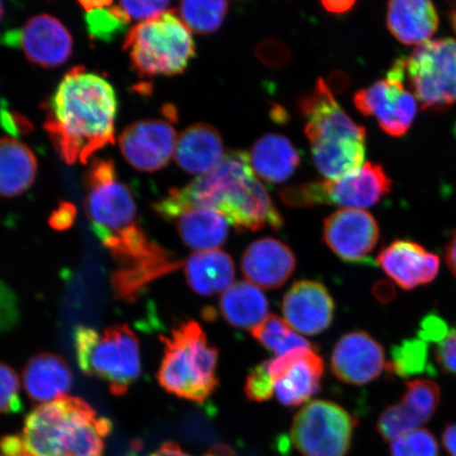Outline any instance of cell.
Wrapping results in <instances>:
<instances>
[{"mask_svg":"<svg viewBox=\"0 0 456 456\" xmlns=\"http://www.w3.org/2000/svg\"><path fill=\"white\" fill-rule=\"evenodd\" d=\"M386 368L383 346L363 330L342 336L330 355V369L336 379L349 385H367L378 379Z\"/></svg>","mask_w":456,"mask_h":456,"instance_id":"obj_17","label":"cell"},{"mask_svg":"<svg viewBox=\"0 0 456 456\" xmlns=\"http://www.w3.org/2000/svg\"><path fill=\"white\" fill-rule=\"evenodd\" d=\"M391 456H440L435 436L424 428L407 433L390 444Z\"/></svg>","mask_w":456,"mask_h":456,"instance_id":"obj_34","label":"cell"},{"mask_svg":"<svg viewBox=\"0 0 456 456\" xmlns=\"http://www.w3.org/2000/svg\"><path fill=\"white\" fill-rule=\"evenodd\" d=\"M443 444L450 456H456V424L449 425L444 430Z\"/></svg>","mask_w":456,"mask_h":456,"instance_id":"obj_46","label":"cell"},{"mask_svg":"<svg viewBox=\"0 0 456 456\" xmlns=\"http://www.w3.org/2000/svg\"><path fill=\"white\" fill-rule=\"evenodd\" d=\"M232 450L225 444H216L207 454L203 456H233ZM148 456H191L184 452L178 444L167 442L162 444L155 452Z\"/></svg>","mask_w":456,"mask_h":456,"instance_id":"obj_40","label":"cell"},{"mask_svg":"<svg viewBox=\"0 0 456 456\" xmlns=\"http://www.w3.org/2000/svg\"><path fill=\"white\" fill-rule=\"evenodd\" d=\"M235 275V264L232 256L224 250L197 252L186 261L185 276L188 287L204 297L224 294L233 284Z\"/></svg>","mask_w":456,"mask_h":456,"instance_id":"obj_24","label":"cell"},{"mask_svg":"<svg viewBox=\"0 0 456 456\" xmlns=\"http://www.w3.org/2000/svg\"><path fill=\"white\" fill-rule=\"evenodd\" d=\"M355 4V2H344V0H340V2H323L322 5L324 9H327L330 12L341 14L350 11L354 7Z\"/></svg>","mask_w":456,"mask_h":456,"instance_id":"obj_47","label":"cell"},{"mask_svg":"<svg viewBox=\"0 0 456 456\" xmlns=\"http://www.w3.org/2000/svg\"><path fill=\"white\" fill-rule=\"evenodd\" d=\"M392 181L381 165L366 163L357 173L338 181H318L284 188L282 201L292 208L336 205L345 209L372 208L389 195Z\"/></svg>","mask_w":456,"mask_h":456,"instance_id":"obj_8","label":"cell"},{"mask_svg":"<svg viewBox=\"0 0 456 456\" xmlns=\"http://www.w3.org/2000/svg\"><path fill=\"white\" fill-rule=\"evenodd\" d=\"M176 134L163 119H144L125 128L118 144L126 161L135 169L153 173L167 167L175 156Z\"/></svg>","mask_w":456,"mask_h":456,"instance_id":"obj_16","label":"cell"},{"mask_svg":"<svg viewBox=\"0 0 456 456\" xmlns=\"http://www.w3.org/2000/svg\"><path fill=\"white\" fill-rule=\"evenodd\" d=\"M0 452L5 456H32L27 452L21 437L8 436L0 438Z\"/></svg>","mask_w":456,"mask_h":456,"instance_id":"obj_44","label":"cell"},{"mask_svg":"<svg viewBox=\"0 0 456 456\" xmlns=\"http://www.w3.org/2000/svg\"><path fill=\"white\" fill-rule=\"evenodd\" d=\"M391 362L387 363V369L399 378L423 373L428 367L427 342L420 338L408 339L392 349Z\"/></svg>","mask_w":456,"mask_h":456,"instance_id":"obj_33","label":"cell"},{"mask_svg":"<svg viewBox=\"0 0 456 456\" xmlns=\"http://www.w3.org/2000/svg\"><path fill=\"white\" fill-rule=\"evenodd\" d=\"M440 403V386L432 379H416L407 381L406 390L398 404L407 418L412 420L416 429H419L432 419Z\"/></svg>","mask_w":456,"mask_h":456,"instance_id":"obj_29","label":"cell"},{"mask_svg":"<svg viewBox=\"0 0 456 456\" xmlns=\"http://www.w3.org/2000/svg\"><path fill=\"white\" fill-rule=\"evenodd\" d=\"M228 11L226 2H183L179 8L180 19L197 34H212L218 30Z\"/></svg>","mask_w":456,"mask_h":456,"instance_id":"obj_32","label":"cell"},{"mask_svg":"<svg viewBox=\"0 0 456 456\" xmlns=\"http://www.w3.org/2000/svg\"><path fill=\"white\" fill-rule=\"evenodd\" d=\"M266 47L272 51H269L260 47L258 49L260 59L269 65H281V62H285L288 60V51L282 47L281 44L275 42L265 43Z\"/></svg>","mask_w":456,"mask_h":456,"instance_id":"obj_43","label":"cell"},{"mask_svg":"<svg viewBox=\"0 0 456 456\" xmlns=\"http://www.w3.org/2000/svg\"><path fill=\"white\" fill-rule=\"evenodd\" d=\"M380 269L397 287L411 290L435 281L440 273L441 258L411 240H395L376 259Z\"/></svg>","mask_w":456,"mask_h":456,"instance_id":"obj_19","label":"cell"},{"mask_svg":"<svg viewBox=\"0 0 456 456\" xmlns=\"http://www.w3.org/2000/svg\"><path fill=\"white\" fill-rule=\"evenodd\" d=\"M86 11V24L91 37L110 42L126 28L130 20L118 4L79 2Z\"/></svg>","mask_w":456,"mask_h":456,"instance_id":"obj_30","label":"cell"},{"mask_svg":"<svg viewBox=\"0 0 456 456\" xmlns=\"http://www.w3.org/2000/svg\"><path fill=\"white\" fill-rule=\"evenodd\" d=\"M77 208L69 202H61L50 216V225L57 231L70 228L76 221Z\"/></svg>","mask_w":456,"mask_h":456,"instance_id":"obj_42","label":"cell"},{"mask_svg":"<svg viewBox=\"0 0 456 456\" xmlns=\"http://www.w3.org/2000/svg\"><path fill=\"white\" fill-rule=\"evenodd\" d=\"M123 49L140 77H173L183 73L196 55L191 31L175 11L131 28Z\"/></svg>","mask_w":456,"mask_h":456,"instance_id":"obj_7","label":"cell"},{"mask_svg":"<svg viewBox=\"0 0 456 456\" xmlns=\"http://www.w3.org/2000/svg\"><path fill=\"white\" fill-rule=\"evenodd\" d=\"M3 16H4V7H3V3L0 2V20H2Z\"/></svg>","mask_w":456,"mask_h":456,"instance_id":"obj_49","label":"cell"},{"mask_svg":"<svg viewBox=\"0 0 456 456\" xmlns=\"http://www.w3.org/2000/svg\"><path fill=\"white\" fill-rule=\"evenodd\" d=\"M85 208L95 236L108 249L123 247L145 232L129 188L111 159H96L86 175Z\"/></svg>","mask_w":456,"mask_h":456,"instance_id":"obj_5","label":"cell"},{"mask_svg":"<svg viewBox=\"0 0 456 456\" xmlns=\"http://www.w3.org/2000/svg\"><path fill=\"white\" fill-rule=\"evenodd\" d=\"M21 410L19 375L8 364L0 362V414H16Z\"/></svg>","mask_w":456,"mask_h":456,"instance_id":"obj_35","label":"cell"},{"mask_svg":"<svg viewBox=\"0 0 456 456\" xmlns=\"http://www.w3.org/2000/svg\"><path fill=\"white\" fill-rule=\"evenodd\" d=\"M164 355L157 379L163 389L186 401L202 403L218 387L219 351L196 322L179 324L162 338Z\"/></svg>","mask_w":456,"mask_h":456,"instance_id":"obj_4","label":"cell"},{"mask_svg":"<svg viewBox=\"0 0 456 456\" xmlns=\"http://www.w3.org/2000/svg\"><path fill=\"white\" fill-rule=\"evenodd\" d=\"M406 59H397L385 79L359 90L354 104L366 117H375L379 127L391 136H403L411 128L419 102L406 83Z\"/></svg>","mask_w":456,"mask_h":456,"instance_id":"obj_11","label":"cell"},{"mask_svg":"<svg viewBox=\"0 0 456 456\" xmlns=\"http://www.w3.org/2000/svg\"><path fill=\"white\" fill-rule=\"evenodd\" d=\"M254 173L267 183L287 181L297 169L300 157L296 148L282 135L266 134L256 142L249 155Z\"/></svg>","mask_w":456,"mask_h":456,"instance_id":"obj_25","label":"cell"},{"mask_svg":"<svg viewBox=\"0 0 456 456\" xmlns=\"http://www.w3.org/2000/svg\"><path fill=\"white\" fill-rule=\"evenodd\" d=\"M175 221L181 240L198 252L218 249L230 232L224 216L208 208L187 210Z\"/></svg>","mask_w":456,"mask_h":456,"instance_id":"obj_28","label":"cell"},{"mask_svg":"<svg viewBox=\"0 0 456 456\" xmlns=\"http://www.w3.org/2000/svg\"><path fill=\"white\" fill-rule=\"evenodd\" d=\"M406 81L424 110H443L456 102V39L418 45L406 59Z\"/></svg>","mask_w":456,"mask_h":456,"instance_id":"obj_9","label":"cell"},{"mask_svg":"<svg viewBox=\"0 0 456 456\" xmlns=\"http://www.w3.org/2000/svg\"><path fill=\"white\" fill-rule=\"evenodd\" d=\"M37 159L24 142L0 138V196H20L36 181Z\"/></svg>","mask_w":456,"mask_h":456,"instance_id":"obj_26","label":"cell"},{"mask_svg":"<svg viewBox=\"0 0 456 456\" xmlns=\"http://www.w3.org/2000/svg\"><path fill=\"white\" fill-rule=\"evenodd\" d=\"M449 332L450 329L446 322L436 315H429L421 322L419 338L426 342L432 341L438 344L446 338Z\"/></svg>","mask_w":456,"mask_h":456,"instance_id":"obj_39","label":"cell"},{"mask_svg":"<svg viewBox=\"0 0 456 456\" xmlns=\"http://www.w3.org/2000/svg\"><path fill=\"white\" fill-rule=\"evenodd\" d=\"M449 20L452 22V28L456 33V4H452V7L449 11Z\"/></svg>","mask_w":456,"mask_h":456,"instance_id":"obj_48","label":"cell"},{"mask_svg":"<svg viewBox=\"0 0 456 456\" xmlns=\"http://www.w3.org/2000/svg\"><path fill=\"white\" fill-rule=\"evenodd\" d=\"M323 241L347 264H366L379 241V226L362 209H339L323 224Z\"/></svg>","mask_w":456,"mask_h":456,"instance_id":"obj_14","label":"cell"},{"mask_svg":"<svg viewBox=\"0 0 456 456\" xmlns=\"http://www.w3.org/2000/svg\"><path fill=\"white\" fill-rule=\"evenodd\" d=\"M299 110L305 118V133L312 148L366 141V129L353 122L322 78H319L312 93L300 101Z\"/></svg>","mask_w":456,"mask_h":456,"instance_id":"obj_12","label":"cell"},{"mask_svg":"<svg viewBox=\"0 0 456 456\" xmlns=\"http://www.w3.org/2000/svg\"><path fill=\"white\" fill-rule=\"evenodd\" d=\"M22 381L32 402L50 403L66 396L73 383L72 370L64 358L53 353H38L28 359Z\"/></svg>","mask_w":456,"mask_h":456,"instance_id":"obj_22","label":"cell"},{"mask_svg":"<svg viewBox=\"0 0 456 456\" xmlns=\"http://www.w3.org/2000/svg\"><path fill=\"white\" fill-rule=\"evenodd\" d=\"M152 208L159 218L169 221L193 208L213 209L239 231L256 232L265 227L279 231L284 224L269 193L256 178L248 153L240 151L226 153L218 167L183 188H173Z\"/></svg>","mask_w":456,"mask_h":456,"instance_id":"obj_1","label":"cell"},{"mask_svg":"<svg viewBox=\"0 0 456 456\" xmlns=\"http://www.w3.org/2000/svg\"><path fill=\"white\" fill-rule=\"evenodd\" d=\"M79 369L104 380L114 396L126 395L142 372L140 342L127 324L100 330L78 326L73 334Z\"/></svg>","mask_w":456,"mask_h":456,"instance_id":"obj_6","label":"cell"},{"mask_svg":"<svg viewBox=\"0 0 456 456\" xmlns=\"http://www.w3.org/2000/svg\"><path fill=\"white\" fill-rule=\"evenodd\" d=\"M387 26L398 42L418 47L436 32L437 11L428 0H395L387 4Z\"/></svg>","mask_w":456,"mask_h":456,"instance_id":"obj_23","label":"cell"},{"mask_svg":"<svg viewBox=\"0 0 456 456\" xmlns=\"http://www.w3.org/2000/svg\"><path fill=\"white\" fill-rule=\"evenodd\" d=\"M111 428L84 399L64 396L33 409L20 437L32 456H102Z\"/></svg>","mask_w":456,"mask_h":456,"instance_id":"obj_3","label":"cell"},{"mask_svg":"<svg viewBox=\"0 0 456 456\" xmlns=\"http://www.w3.org/2000/svg\"><path fill=\"white\" fill-rule=\"evenodd\" d=\"M296 265L293 250L273 238L259 239L245 249L241 270L248 281L265 289L283 287L292 277Z\"/></svg>","mask_w":456,"mask_h":456,"instance_id":"obj_20","label":"cell"},{"mask_svg":"<svg viewBox=\"0 0 456 456\" xmlns=\"http://www.w3.org/2000/svg\"><path fill=\"white\" fill-rule=\"evenodd\" d=\"M273 395L285 407H298L321 390L324 362L316 347H298L267 361Z\"/></svg>","mask_w":456,"mask_h":456,"instance_id":"obj_13","label":"cell"},{"mask_svg":"<svg viewBox=\"0 0 456 456\" xmlns=\"http://www.w3.org/2000/svg\"><path fill=\"white\" fill-rule=\"evenodd\" d=\"M4 43L20 47L33 64L55 68L71 56L73 39L54 16L41 14L28 20L20 30L5 34Z\"/></svg>","mask_w":456,"mask_h":456,"instance_id":"obj_15","label":"cell"},{"mask_svg":"<svg viewBox=\"0 0 456 456\" xmlns=\"http://www.w3.org/2000/svg\"><path fill=\"white\" fill-rule=\"evenodd\" d=\"M0 125L7 133L13 135L27 134L32 129L31 124L20 113L4 110V108L0 110Z\"/></svg>","mask_w":456,"mask_h":456,"instance_id":"obj_41","label":"cell"},{"mask_svg":"<svg viewBox=\"0 0 456 456\" xmlns=\"http://www.w3.org/2000/svg\"><path fill=\"white\" fill-rule=\"evenodd\" d=\"M356 421L339 404L317 399L296 414L290 438L304 456H346Z\"/></svg>","mask_w":456,"mask_h":456,"instance_id":"obj_10","label":"cell"},{"mask_svg":"<svg viewBox=\"0 0 456 456\" xmlns=\"http://www.w3.org/2000/svg\"><path fill=\"white\" fill-rule=\"evenodd\" d=\"M175 159L191 175H205L221 163L224 142L218 130L208 124L198 123L182 131L176 140Z\"/></svg>","mask_w":456,"mask_h":456,"instance_id":"obj_21","label":"cell"},{"mask_svg":"<svg viewBox=\"0 0 456 456\" xmlns=\"http://www.w3.org/2000/svg\"><path fill=\"white\" fill-rule=\"evenodd\" d=\"M444 260L456 281V230L453 231L444 249Z\"/></svg>","mask_w":456,"mask_h":456,"instance_id":"obj_45","label":"cell"},{"mask_svg":"<svg viewBox=\"0 0 456 456\" xmlns=\"http://www.w3.org/2000/svg\"><path fill=\"white\" fill-rule=\"evenodd\" d=\"M253 338L273 354L281 356L298 347H315L277 315H269L252 330Z\"/></svg>","mask_w":456,"mask_h":456,"instance_id":"obj_31","label":"cell"},{"mask_svg":"<svg viewBox=\"0 0 456 456\" xmlns=\"http://www.w3.org/2000/svg\"><path fill=\"white\" fill-rule=\"evenodd\" d=\"M0 456H5L2 452H0Z\"/></svg>","mask_w":456,"mask_h":456,"instance_id":"obj_50","label":"cell"},{"mask_svg":"<svg viewBox=\"0 0 456 456\" xmlns=\"http://www.w3.org/2000/svg\"><path fill=\"white\" fill-rule=\"evenodd\" d=\"M436 358L444 372L456 376V328L450 330L446 338L438 342Z\"/></svg>","mask_w":456,"mask_h":456,"instance_id":"obj_38","label":"cell"},{"mask_svg":"<svg viewBox=\"0 0 456 456\" xmlns=\"http://www.w3.org/2000/svg\"><path fill=\"white\" fill-rule=\"evenodd\" d=\"M282 313L285 322L297 333L318 335L332 324L335 302L322 283L300 281L284 295Z\"/></svg>","mask_w":456,"mask_h":456,"instance_id":"obj_18","label":"cell"},{"mask_svg":"<svg viewBox=\"0 0 456 456\" xmlns=\"http://www.w3.org/2000/svg\"><path fill=\"white\" fill-rule=\"evenodd\" d=\"M220 313L232 327L253 330L269 316V300L256 285L238 281L222 294Z\"/></svg>","mask_w":456,"mask_h":456,"instance_id":"obj_27","label":"cell"},{"mask_svg":"<svg viewBox=\"0 0 456 456\" xmlns=\"http://www.w3.org/2000/svg\"><path fill=\"white\" fill-rule=\"evenodd\" d=\"M129 20L147 21L167 12L168 2H121L118 3Z\"/></svg>","mask_w":456,"mask_h":456,"instance_id":"obj_37","label":"cell"},{"mask_svg":"<svg viewBox=\"0 0 456 456\" xmlns=\"http://www.w3.org/2000/svg\"><path fill=\"white\" fill-rule=\"evenodd\" d=\"M244 391L249 401L256 403L269 401L273 396V385L267 369V361L259 363L248 375Z\"/></svg>","mask_w":456,"mask_h":456,"instance_id":"obj_36","label":"cell"},{"mask_svg":"<svg viewBox=\"0 0 456 456\" xmlns=\"http://www.w3.org/2000/svg\"><path fill=\"white\" fill-rule=\"evenodd\" d=\"M118 100L112 86L77 66L66 73L48 102L45 130L67 164H86L114 142Z\"/></svg>","mask_w":456,"mask_h":456,"instance_id":"obj_2","label":"cell"}]
</instances>
